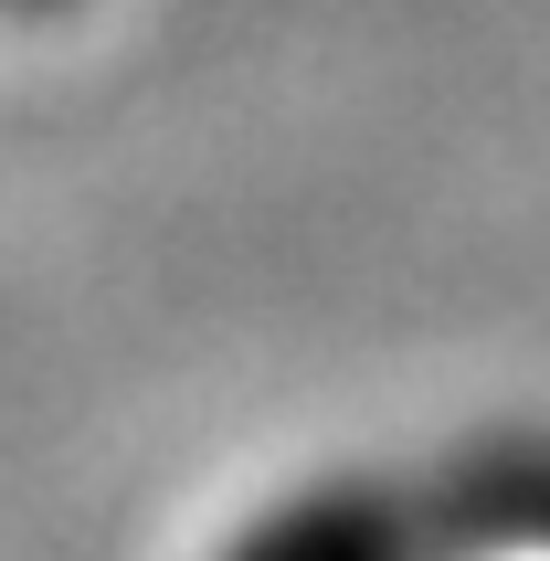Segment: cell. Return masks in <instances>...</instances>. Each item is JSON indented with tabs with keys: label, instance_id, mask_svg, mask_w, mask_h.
Here are the masks:
<instances>
[{
	"label": "cell",
	"instance_id": "cell-1",
	"mask_svg": "<svg viewBox=\"0 0 550 561\" xmlns=\"http://www.w3.org/2000/svg\"><path fill=\"white\" fill-rule=\"evenodd\" d=\"M202 561H434V499L370 467H318L244 499L202 540Z\"/></svg>",
	"mask_w": 550,
	"mask_h": 561
},
{
	"label": "cell",
	"instance_id": "cell-2",
	"mask_svg": "<svg viewBox=\"0 0 550 561\" xmlns=\"http://www.w3.org/2000/svg\"><path fill=\"white\" fill-rule=\"evenodd\" d=\"M434 561H550V467H508L434 499Z\"/></svg>",
	"mask_w": 550,
	"mask_h": 561
},
{
	"label": "cell",
	"instance_id": "cell-3",
	"mask_svg": "<svg viewBox=\"0 0 550 561\" xmlns=\"http://www.w3.org/2000/svg\"><path fill=\"white\" fill-rule=\"evenodd\" d=\"M11 22H64V11H85V0H0Z\"/></svg>",
	"mask_w": 550,
	"mask_h": 561
}]
</instances>
